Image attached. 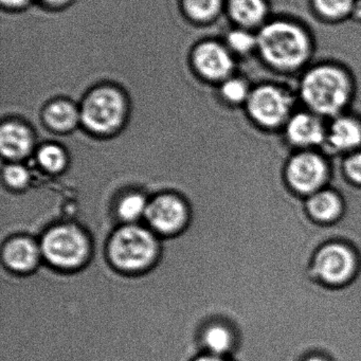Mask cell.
Segmentation results:
<instances>
[{
	"label": "cell",
	"instance_id": "83f0119b",
	"mask_svg": "<svg viewBox=\"0 0 361 361\" xmlns=\"http://www.w3.org/2000/svg\"><path fill=\"white\" fill-rule=\"evenodd\" d=\"M350 20L361 25V0H355Z\"/></svg>",
	"mask_w": 361,
	"mask_h": 361
},
{
	"label": "cell",
	"instance_id": "f546056e",
	"mask_svg": "<svg viewBox=\"0 0 361 361\" xmlns=\"http://www.w3.org/2000/svg\"><path fill=\"white\" fill-rule=\"evenodd\" d=\"M28 0H1V4L6 7L18 8L22 7Z\"/></svg>",
	"mask_w": 361,
	"mask_h": 361
},
{
	"label": "cell",
	"instance_id": "6da1fadb",
	"mask_svg": "<svg viewBox=\"0 0 361 361\" xmlns=\"http://www.w3.org/2000/svg\"><path fill=\"white\" fill-rule=\"evenodd\" d=\"M257 35V60L274 75L298 78L314 62V32L295 16H272Z\"/></svg>",
	"mask_w": 361,
	"mask_h": 361
},
{
	"label": "cell",
	"instance_id": "3957f363",
	"mask_svg": "<svg viewBox=\"0 0 361 361\" xmlns=\"http://www.w3.org/2000/svg\"><path fill=\"white\" fill-rule=\"evenodd\" d=\"M299 106L295 87L284 82L266 80L252 86L244 111L249 123L257 132L280 135Z\"/></svg>",
	"mask_w": 361,
	"mask_h": 361
},
{
	"label": "cell",
	"instance_id": "484cf974",
	"mask_svg": "<svg viewBox=\"0 0 361 361\" xmlns=\"http://www.w3.org/2000/svg\"><path fill=\"white\" fill-rule=\"evenodd\" d=\"M342 169L350 183L361 187V149L343 156Z\"/></svg>",
	"mask_w": 361,
	"mask_h": 361
},
{
	"label": "cell",
	"instance_id": "9c48e42d",
	"mask_svg": "<svg viewBox=\"0 0 361 361\" xmlns=\"http://www.w3.org/2000/svg\"><path fill=\"white\" fill-rule=\"evenodd\" d=\"M327 120L299 106L281 130L280 139L291 151L322 149L326 138Z\"/></svg>",
	"mask_w": 361,
	"mask_h": 361
},
{
	"label": "cell",
	"instance_id": "4dcf8cb0",
	"mask_svg": "<svg viewBox=\"0 0 361 361\" xmlns=\"http://www.w3.org/2000/svg\"><path fill=\"white\" fill-rule=\"evenodd\" d=\"M44 1H47L49 4H60L61 1H64V0H44Z\"/></svg>",
	"mask_w": 361,
	"mask_h": 361
},
{
	"label": "cell",
	"instance_id": "8fae6325",
	"mask_svg": "<svg viewBox=\"0 0 361 361\" xmlns=\"http://www.w3.org/2000/svg\"><path fill=\"white\" fill-rule=\"evenodd\" d=\"M361 149V115L352 109L327 120L326 138L321 151L329 157H343Z\"/></svg>",
	"mask_w": 361,
	"mask_h": 361
},
{
	"label": "cell",
	"instance_id": "e0dca14e",
	"mask_svg": "<svg viewBox=\"0 0 361 361\" xmlns=\"http://www.w3.org/2000/svg\"><path fill=\"white\" fill-rule=\"evenodd\" d=\"M200 339L204 354L230 359L236 350L235 333L226 323H211L202 331Z\"/></svg>",
	"mask_w": 361,
	"mask_h": 361
},
{
	"label": "cell",
	"instance_id": "277c9868",
	"mask_svg": "<svg viewBox=\"0 0 361 361\" xmlns=\"http://www.w3.org/2000/svg\"><path fill=\"white\" fill-rule=\"evenodd\" d=\"M111 265L124 274L149 269L157 259L159 236L145 224H126L118 228L109 242Z\"/></svg>",
	"mask_w": 361,
	"mask_h": 361
},
{
	"label": "cell",
	"instance_id": "ac0fdd59",
	"mask_svg": "<svg viewBox=\"0 0 361 361\" xmlns=\"http://www.w3.org/2000/svg\"><path fill=\"white\" fill-rule=\"evenodd\" d=\"M355 0H308L314 20L324 25H340L350 20Z\"/></svg>",
	"mask_w": 361,
	"mask_h": 361
},
{
	"label": "cell",
	"instance_id": "7c38bea8",
	"mask_svg": "<svg viewBox=\"0 0 361 361\" xmlns=\"http://www.w3.org/2000/svg\"><path fill=\"white\" fill-rule=\"evenodd\" d=\"M0 248V264L18 274H29L43 261L39 242L31 236H13Z\"/></svg>",
	"mask_w": 361,
	"mask_h": 361
},
{
	"label": "cell",
	"instance_id": "52a82bcc",
	"mask_svg": "<svg viewBox=\"0 0 361 361\" xmlns=\"http://www.w3.org/2000/svg\"><path fill=\"white\" fill-rule=\"evenodd\" d=\"M359 255L350 245L329 243L318 249L312 259V272L323 284L342 287L356 280Z\"/></svg>",
	"mask_w": 361,
	"mask_h": 361
},
{
	"label": "cell",
	"instance_id": "d4e9b609",
	"mask_svg": "<svg viewBox=\"0 0 361 361\" xmlns=\"http://www.w3.org/2000/svg\"><path fill=\"white\" fill-rule=\"evenodd\" d=\"M188 14L195 20H206L221 12L223 0H185Z\"/></svg>",
	"mask_w": 361,
	"mask_h": 361
},
{
	"label": "cell",
	"instance_id": "8992f818",
	"mask_svg": "<svg viewBox=\"0 0 361 361\" xmlns=\"http://www.w3.org/2000/svg\"><path fill=\"white\" fill-rule=\"evenodd\" d=\"M333 158L321 149H304L291 154L285 169L289 187L303 197L327 187Z\"/></svg>",
	"mask_w": 361,
	"mask_h": 361
},
{
	"label": "cell",
	"instance_id": "5b68a950",
	"mask_svg": "<svg viewBox=\"0 0 361 361\" xmlns=\"http://www.w3.org/2000/svg\"><path fill=\"white\" fill-rule=\"evenodd\" d=\"M39 242L44 261L58 269H79L90 257V240L85 232L75 225L54 226Z\"/></svg>",
	"mask_w": 361,
	"mask_h": 361
},
{
	"label": "cell",
	"instance_id": "ffe728a7",
	"mask_svg": "<svg viewBox=\"0 0 361 361\" xmlns=\"http://www.w3.org/2000/svg\"><path fill=\"white\" fill-rule=\"evenodd\" d=\"M46 123L54 132L67 133L75 128L78 121V113L75 107L67 101H56L46 109Z\"/></svg>",
	"mask_w": 361,
	"mask_h": 361
},
{
	"label": "cell",
	"instance_id": "d6986e66",
	"mask_svg": "<svg viewBox=\"0 0 361 361\" xmlns=\"http://www.w3.org/2000/svg\"><path fill=\"white\" fill-rule=\"evenodd\" d=\"M149 202V198L140 192L126 194L118 202L116 209L118 219L122 225L143 223Z\"/></svg>",
	"mask_w": 361,
	"mask_h": 361
},
{
	"label": "cell",
	"instance_id": "7402d4cb",
	"mask_svg": "<svg viewBox=\"0 0 361 361\" xmlns=\"http://www.w3.org/2000/svg\"><path fill=\"white\" fill-rule=\"evenodd\" d=\"M226 47L240 58L257 56V35L255 31L235 27L226 37Z\"/></svg>",
	"mask_w": 361,
	"mask_h": 361
},
{
	"label": "cell",
	"instance_id": "4fadbf2b",
	"mask_svg": "<svg viewBox=\"0 0 361 361\" xmlns=\"http://www.w3.org/2000/svg\"><path fill=\"white\" fill-rule=\"evenodd\" d=\"M194 63L204 77L213 81H225L235 68L233 54L216 42L202 44L194 52Z\"/></svg>",
	"mask_w": 361,
	"mask_h": 361
},
{
	"label": "cell",
	"instance_id": "cb8c5ba5",
	"mask_svg": "<svg viewBox=\"0 0 361 361\" xmlns=\"http://www.w3.org/2000/svg\"><path fill=\"white\" fill-rule=\"evenodd\" d=\"M31 181L30 169L24 161H6L1 164V181L12 190H24Z\"/></svg>",
	"mask_w": 361,
	"mask_h": 361
},
{
	"label": "cell",
	"instance_id": "2e32d148",
	"mask_svg": "<svg viewBox=\"0 0 361 361\" xmlns=\"http://www.w3.org/2000/svg\"><path fill=\"white\" fill-rule=\"evenodd\" d=\"M306 210L319 224H334L345 214V202L337 192L324 188L306 197Z\"/></svg>",
	"mask_w": 361,
	"mask_h": 361
},
{
	"label": "cell",
	"instance_id": "f1b7e54d",
	"mask_svg": "<svg viewBox=\"0 0 361 361\" xmlns=\"http://www.w3.org/2000/svg\"><path fill=\"white\" fill-rule=\"evenodd\" d=\"M194 361H232L225 357L214 356V355L204 354L197 357Z\"/></svg>",
	"mask_w": 361,
	"mask_h": 361
},
{
	"label": "cell",
	"instance_id": "44dd1931",
	"mask_svg": "<svg viewBox=\"0 0 361 361\" xmlns=\"http://www.w3.org/2000/svg\"><path fill=\"white\" fill-rule=\"evenodd\" d=\"M35 158L42 170L49 174L62 173L68 166V155L62 145L46 142L35 151Z\"/></svg>",
	"mask_w": 361,
	"mask_h": 361
},
{
	"label": "cell",
	"instance_id": "4316f807",
	"mask_svg": "<svg viewBox=\"0 0 361 361\" xmlns=\"http://www.w3.org/2000/svg\"><path fill=\"white\" fill-rule=\"evenodd\" d=\"M299 361H335V359L324 353L314 352L305 355Z\"/></svg>",
	"mask_w": 361,
	"mask_h": 361
},
{
	"label": "cell",
	"instance_id": "9a60e30c",
	"mask_svg": "<svg viewBox=\"0 0 361 361\" xmlns=\"http://www.w3.org/2000/svg\"><path fill=\"white\" fill-rule=\"evenodd\" d=\"M227 12L236 27L255 32L274 16L270 0H227Z\"/></svg>",
	"mask_w": 361,
	"mask_h": 361
},
{
	"label": "cell",
	"instance_id": "30bf717a",
	"mask_svg": "<svg viewBox=\"0 0 361 361\" xmlns=\"http://www.w3.org/2000/svg\"><path fill=\"white\" fill-rule=\"evenodd\" d=\"M188 219L185 200L176 194L164 193L149 200L143 224L158 236H168L181 231Z\"/></svg>",
	"mask_w": 361,
	"mask_h": 361
},
{
	"label": "cell",
	"instance_id": "7a4b0ae2",
	"mask_svg": "<svg viewBox=\"0 0 361 361\" xmlns=\"http://www.w3.org/2000/svg\"><path fill=\"white\" fill-rule=\"evenodd\" d=\"M299 105L329 120L352 109L357 80L352 69L337 60L312 62L295 86Z\"/></svg>",
	"mask_w": 361,
	"mask_h": 361
},
{
	"label": "cell",
	"instance_id": "603a6c76",
	"mask_svg": "<svg viewBox=\"0 0 361 361\" xmlns=\"http://www.w3.org/2000/svg\"><path fill=\"white\" fill-rule=\"evenodd\" d=\"M252 86L245 78L233 75L223 81L219 92L223 100L230 106H242L244 109Z\"/></svg>",
	"mask_w": 361,
	"mask_h": 361
},
{
	"label": "cell",
	"instance_id": "5bb4252c",
	"mask_svg": "<svg viewBox=\"0 0 361 361\" xmlns=\"http://www.w3.org/2000/svg\"><path fill=\"white\" fill-rule=\"evenodd\" d=\"M35 139L22 124L9 122L0 130V151L6 161H24L35 155Z\"/></svg>",
	"mask_w": 361,
	"mask_h": 361
},
{
	"label": "cell",
	"instance_id": "ba28073f",
	"mask_svg": "<svg viewBox=\"0 0 361 361\" xmlns=\"http://www.w3.org/2000/svg\"><path fill=\"white\" fill-rule=\"evenodd\" d=\"M126 111L123 98L113 88L94 90L84 101L82 121L96 135H109L117 130Z\"/></svg>",
	"mask_w": 361,
	"mask_h": 361
}]
</instances>
